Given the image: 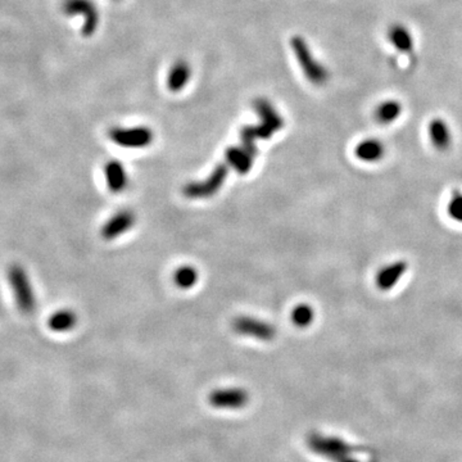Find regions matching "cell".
Returning a JSON list of instances; mask_svg holds the SVG:
<instances>
[{"mask_svg": "<svg viewBox=\"0 0 462 462\" xmlns=\"http://www.w3.org/2000/svg\"><path fill=\"white\" fill-rule=\"evenodd\" d=\"M229 173V167L225 163H220L216 168L212 171L208 179L205 181H197V183H189L184 186V194L186 198L202 199L210 198L213 194L220 190V188L224 184L226 176Z\"/></svg>", "mask_w": 462, "mask_h": 462, "instance_id": "4", "label": "cell"}, {"mask_svg": "<svg viewBox=\"0 0 462 462\" xmlns=\"http://www.w3.org/2000/svg\"><path fill=\"white\" fill-rule=\"evenodd\" d=\"M292 48L308 80L317 86L325 85L329 78V73L327 68L314 59L307 43L299 36H294L292 38Z\"/></svg>", "mask_w": 462, "mask_h": 462, "instance_id": "3", "label": "cell"}, {"mask_svg": "<svg viewBox=\"0 0 462 462\" xmlns=\"http://www.w3.org/2000/svg\"><path fill=\"white\" fill-rule=\"evenodd\" d=\"M255 108L258 115L261 117L263 125L269 126L272 131H279L282 128L284 122L282 117L269 102H266L265 99H258L255 102Z\"/></svg>", "mask_w": 462, "mask_h": 462, "instance_id": "18", "label": "cell"}, {"mask_svg": "<svg viewBox=\"0 0 462 462\" xmlns=\"http://www.w3.org/2000/svg\"><path fill=\"white\" fill-rule=\"evenodd\" d=\"M356 157L362 162H367V163H374L378 160H383L385 155V145L383 141L378 140V139H365L357 144L356 147Z\"/></svg>", "mask_w": 462, "mask_h": 462, "instance_id": "12", "label": "cell"}, {"mask_svg": "<svg viewBox=\"0 0 462 462\" xmlns=\"http://www.w3.org/2000/svg\"><path fill=\"white\" fill-rule=\"evenodd\" d=\"M388 40L398 51L411 53L414 51V38L410 30L404 25L394 24L388 29Z\"/></svg>", "mask_w": 462, "mask_h": 462, "instance_id": "13", "label": "cell"}, {"mask_svg": "<svg viewBox=\"0 0 462 462\" xmlns=\"http://www.w3.org/2000/svg\"><path fill=\"white\" fill-rule=\"evenodd\" d=\"M240 139H242V143H243V147L248 153L255 157L256 155L257 147H256V140L257 136L255 134V130H253V126H245V128L242 130L240 133Z\"/></svg>", "mask_w": 462, "mask_h": 462, "instance_id": "23", "label": "cell"}, {"mask_svg": "<svg viewBox=\"0 0 462 462\" xmlns=\"http://www.w3.org/2000/svg\"><path fill=\"white\" fill-rule=\"evenodd\" d=\"M173 280L179 288H192L198 280V272L197 270L192 269V266H183L176 270V272L173 274Z\"/></svg>", "mask_w": 462, "mask_h": 462, "instance_id": "20", "label": "cell"}, {"mask_svg": "<svg viewBox=\"0 0 462 462\" xmlns=\"http://www.w3.org/2000/svg\"><path fill=\"white\" fill-rule=\"evenodd\" d=\"M308 447L316 455L333 462H359L352 457V448L344 441L324 436L321 434H311L307 439Z\"/></svg>", "mask_w": 462, "mask_h": 462, "instance_id": "2", "label": "cell"}, {"mask_svg": "<svg viewBox=\"0 0 462 462\" xmlns=\"http://www.w3.org/2000/svg\"><path fill=\"white\" fill-rule=\"evenodd\" d=\"M402 115V104L398 101H384L375 109V120L380 125H391Z\"/></svg>", "mask_w": 462, "mask_h": 462, "instance_id": "16", "label": "cell"}, {"mask_svg": "<svg viewBox=\"0 0 462 462\" xmlns=\"http://www.w3.org/2000/svg\"><path fill=\"white\" fill-rule=\"evenodd\" d=\"M314 312L308 304H298L292 312V321L298 327H306L312 324Z\"/></svg>", "mask_w": 462, "mask_h": 462, "instance_id": "21", "label": "cell"}, {"mask_svg": "<svg viewBox=\"0 0 462 462\" xmlns=\"http://www.w3.org/2000/svg\"><path fill=\"white\" fill-rule=\"evenodd\" d=\"M104 173L111 192H120L126 189L128 175L125 167L118 160H109L104 167Z\"/></svg>", "mask_w": 462, "mask_h": 462, "instance_id": "14", "label": "cell"}, {"mask_svg": "<svg viewBox=\"0 0 462 462\" xmlns=\"http://www.w3.org/2000/svg\"><path fill=\"white\" fill-rule=\"evenodd\" d=\"M232 330L240 335L253 337L256 339L265 342L274 339L276 335L275 327L269 322L247 316H240L232 321Z\"/></svg>", "mask_w": 462, "mask_h": 462, "instance_id": "6", "label": "cell"}, {"mask_svg": "<svg viewBox=\"0 0 462 462\" xmlns=\"http://www.w3.org/2000/svg\"><path fill=\"white\" fill-rule=\"evenodd\" d=\"M6 279L12 289L14 302L21 314L30 316L36 311V295L29 274L21 265H12L6 271Z\"/></svg>", "mask_w": 462, "mask_h": 462, "instance_id": "1", "label": "cell"}, {"mask_svg": "<svg viewBox=\"0 0 462 462\" xmlns=\"http://www.w3.org/2000/svg\"><path fill=\"white\" fill-rule=\"evenodd\" d=\"M250 396L242 388L217 389L210 394V404L218 410H239L248 404Z\"/></svg>", "mask_w": 462, "mask_h": 462, "instance_id": "7", "label": "cell"}, {"mask_svg": "<svg viewBox=\"0 0 462 462\" xmlns=\"http://www.w3.org/2000/svg\"><path fill=\"white\" fill-rule=\"evenodd\" d=\"M226 160L230 166L234 167L239 173H248L253 165V157L245 149L231 147L225 153Z\"/></svg>", "mask_w": 462, "mask_h": 462, "instance_id": "17", "label": "cell"}, {"mask_svg": "<svg viewBox=\"0 0 462 462\" xmlns=\"http://www.w3.org/2000/svg\"><path fill=\"white\" fill-rule=\"evenodd\" d=\"M63 11L68 16H83L85 24L83 26V34L85 36H90L96 31L99 16L96 12L94 3L90 0H66L63 4Z\"/></svg>", "mask_w": 462, "mask_h": 462, "instance_id": "8", "label": "cell"}, {"mask_svg": "<svg viewBox=\"0 0 462 462\" xmlns=\"http://www.w3.org/2000/svg\"><path fill=\"white\" fill-rule=\"evenodd\" d=\"M77 316L71 309H59L51 314L48 320V327L56 333H66L76 327Z\"/></svg>", "mask_w": 462, "mask_h": 462, "instance_id": "15", "label": "cell"}, {"mask_svg": "<svg viewBox=\"0 0 462 462\" xmlns=\"http://www.w3.org/2000/svg\"><path fill=\"white\" fill-rule=\"evenodd\" d=\"M447 212L449 217L452 218L456 222L462 224V192L455 190L451 195L448 205H447Z\"/></svg>", "mask_w": 462, "mask_h": 462, "instance_id": "22", "label": "cell"}, {"mask_svg": "<svg viewBox=\"0 0 462 462\" xmlns=\"http://www.w3.org/2000/svg\"><path fill=\"white\" fill-rule=\"evenodd\" d=\"M409 265L404 260L385 265L384 267L379 270L375 276V284L380 290L388 292L397 285L398 282L404 277Z\"/></svg>", "mask_w": 462, "mask_h": 462, "instance_id": "9", "label": "cell"}, {"mask_svg": "<svg viewBox=\"0 0 462 462\" xmlns=\"http://www.w3.org/2000/svg\"><path fill=\"white\" fill-rule=\"evenodd\" d=\"M109 138L120 147L144 148L153 140V133L148 128H115L109 131Z\"/></svg>", "mask_w": 462, "mask_h": 462, "instance_id": "5", "label": "cell"}, {"mask_svg": "<svg viewBox=\"0 0 462 462\" xmlns=\"http://www.w3.org/2000/svg\"><path fill=\"white\" fill-rule=\"evenodd\" d=\"M430 141L438 150H447L452 143V134L447 122L442 118H434L428 126Z\"/></svg>", "mask_w": 462, "mask_h": 462, "instance_id": "11", "label": "cell"}, {"mask_svg": "<svg viewBox=\"0 0 462 462\" xmlns=\"http://www.w3.org/2000/svg\"><path fill=\"white\" fill-rule=\"evenodd\" d=\"M189 77H190L189 64L180 61L170 71V75L167 78V86H168V89L175 91V93L180 91L189 81Z\"/></svg>", "mask_w": 462, "mask_h": 462, "instance_id": "19", "label": "cell"}, {"mask_svg": "<svg viewBox=\"0 0 462 462\" xmlns=\"http://www.w3.org/2000/svg\"><path fill=\"white\" fill-rule=\"evenodd\" d=\"M135 224V215L131 211L123 210L117 212L115 216L109 218L106 224L103 225L102 237L106 240H112L120 237L123 232L130 230Z\"/></svg>", "mask_w": 462, "mask_h": 462, "instance_id": "10", "label": "cell"}]
</instances>
